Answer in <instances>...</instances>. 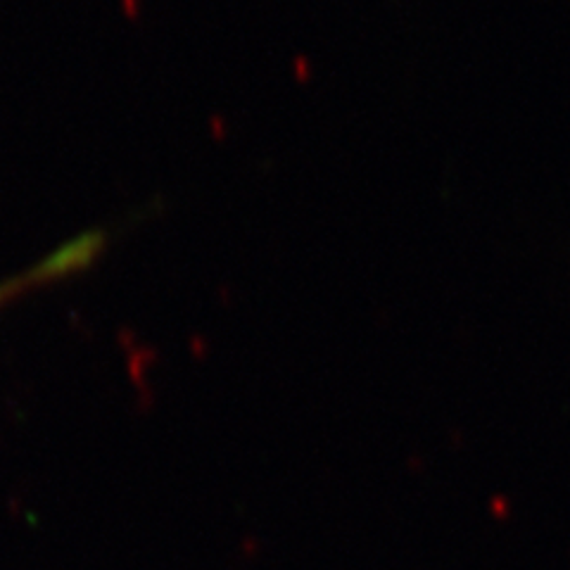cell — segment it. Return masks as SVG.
I'll use <instances>...</instances> for the list:
<instances>
[{
    "label": "cell",
    "mask_w": 570,
    "mask_h": 570,
    "mask_svg": "<svg viewBox=\"0 0 570 570\" xmlns=\"http://www.w3.org/2000/svg\"><path fill=\"white\" fill-rule=\"evenodd\" d=\"M107 245V233L100 228L86 231V233L71 238L69 243H62L50 255H45L41 262H36V269L41 274L43 283L62 281L67 276H74L78 271L95 264Z\"/></svg>",
    "instance_id": "cell-1"
},
{
    "label": "cell",
    "mask_w": 570,
    "mask_h": 570,
    "mask_svg": "<svg viewBox=\"0 0 570 570\" xmlns=\"http://www.w3.org/2000/svg\"><path fill=\"white\" fill-rule=\"evenodd\" d=\"M34 285H43L36 267L26 269L24 274H17V276H12V278H5V281H0V307H5V304H8L10 300H15L17 295H22L24 290L34 288Z\"/></svg>",
    "instance_id": "cell-2"
}]
</instances>
